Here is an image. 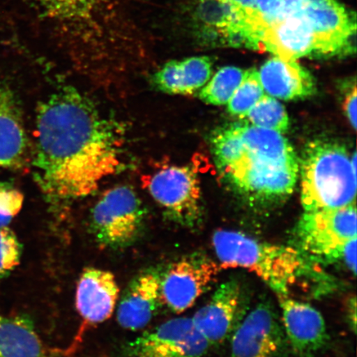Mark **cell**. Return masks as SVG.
Returning a JSON list of instances; mask_svg holds the SVG:
<instances>
[{"label":"cell","mask_w":357,"mask_h":357,"mask_svg":"<svg viewBox=\"0 0 357 357\" xmlns=\"http://www.w3.org/2000/svg\"><path fill=\"white\" fill-rule=\"evenodd\" d=\"M36 125L34 176L49 197H86L121 166V127L73 87L40 104Z\"/></svg>","instance_id":"6da1fadb"},{"label":"cell","mask_w":357,"mask_h":357,"mask_svg":"<svg viewBox=\"0 0 357 357\" xmlns=\"http://www.w3.org/2000/svg\"><path fill=\"white\" fill-rule=\"evenodd\" d=\"M47 35L89 71L126 68L146 52L127 0H28Z\"/></svg>","instance_id":"7a4b0ae2"},{"label":"cell","mask_w":357,"mask_h":357,"mask_svg":"<svg viewBox=\"0 0 357 357\" xmlns=\"http://www.w3.org/2000/svg\"><path fill=\"white\" fill-rule=\"evenodd\" d=\"M212 150L225 182L251 203H278L296 188L300 162L281 133L233 123L214 134Z\"/></svg>","instance_id":"3957f363"},{"label":"cell","mask_w":357,"mask_h":357,"mask_svg":"<svg viewBox=\"0 0 357 357\" xmlns=\"http://www.w3.org/2000/svg\"><path fill=\"white\" fill-rule=\"evenodd\" d=\"M213 245L221 268L253 272L278 296H289L298 280L312 271L311 261L296 248L261 242L241 231L218 230Z\"/></svg>","instance_id":"277c9868"},{"label":"cell","mask_w":357,"mask_h":357,"mask_svg":"<svg viewBox=\"0 0 357 357\" xmlns=\"http://www.w3.org/2000/svg\"><path fill=\"white\" fill-rule=\"evenodd\" d=\"M301 204L305 212L355 204L356 154L337 142L315 140L301 160Z\"/></svg>","instance_id":"5b68a950"},{"label":"cell","mask_w":357,"mask_h":357,"mask_svg":"<svg viewBox=\"0 0 357 357\" xmlns=\"http://www.w3.org/2000/svg\"><path fill=\"white\" fill-rule=\"evenodd\" d=\"M356 204L303 213L294 231V248L311 261L343 263L347 244L356 238Z\"/></svg>","instance_id":"8992f818"},{"label":"cell","mask_w":357,"mask_h":357,"mask_svg":"<svg viewBox=\"0 0 357 357\" xmlns=\"http://www.w3.org/2000/svg\"><path fill=\"white\" fill-rule=\"evenodd\" d=\"M144 205L131 187L117 186L106 192L91 213V227L98 243L111 249L132 245L144 227Z\"/></svg>","instance_id":"52a82bcc"},{"label":"cell","mask_w":357,"mask_h":357,"mask_svg":"<svg viewBox=\"0 0 357 357\" xmlns=\"http://www.w3.org/2000/svg\"><path fill=\"white\" fill-rule=\"evenodd\" d=\"M284 13H296L306 21L324 56L346 53L354 47L355 17L337 0H278L276 19Z\"/></svg>","instance_id":"ba28073f"},{"label":"cell","mask_w":357,"mask_h":357,"mask_svg":"<svg viewBox=\"0 0 357 357\" xmlns=\"http://www.w3.org/2000/svg\"><path fill=\"white\" fill-rule=\"evenodd\" d=\"M149 193L166 215L178 225L193 227L203 217L198 172L192 166H167L149 178Z\"/></svg>","instance_id":"9c48e42d"},{"label":"cell","mask_w":357,"mask_h":357,"mask_svg":"<svg viewBox=\"0 0 357 357\" xmlns=\"http://www.w3.org/2000/svg\"><path fill=\"white\" fill-rule=\"evenodd\" d=\"M220 268L211 258L201 253L174 262L162 276L160 302L176 314L190 309L211 288Z\"/></svg>","instance_id":"30bf717a"},{"label":"cell","mask_w":357,"mask_h":357,"mask_svg":"<svg viewBox=\"0 0 357 357\" xmlns=\"http://www.w3.org/2000/svg\"><path fill=\"white\" fill-rule=\"evenodd\" d=\"M231 337L230 357H284L287 349L283 326L268 301L245 314Z\"/></svg>","instance_id":"8fae6325"},{"label":"cell","mask_w":357,"mask_h":357,"mask_svg":"<svg viewBox=\"0 0 357 357\" xmlns=\"http://www.w3.org/2000/svg\"><path fill=\"white\" fill-rule=\"evenodd\" d=\"M193 321H167L129 343L125 357H204L209 349Z\"/></svg>","instance_id":"7c38bea8"},{"label":"cell","mask_w":357,"mask_h":357,"mask_svg":"<svg viewBox=\"0 0 357 357\" xmlns=\"http://www.w3.org/2000/svg\"><path fill=\"white\" fill-rule=\"evenodd\" d=\"M247 297L238 280H229L218 287L206 305L192 321L209 347L229 340L245 318Z\"/></svg>","instance_id":"4fadbf2b"},{"label":"cell","mask_w":357,"mask_h":357,"mask_svg":"<svg viewBox=\"0 0 357 357\" xmlns=\"http://www.w3.org/2000/svg\"><path fill=\"white\" fill-rule=\"evenodd\" d=\"M192 20L200 40L253 50L252 30L229 0H199Z\"/></svg>","instance_id":"5bb4252c"},{"label":"cell","mask_w":357,"mask_h":357,"mask_svg":"<svg viewBox=\"0 0 357 357\" xmlns=\"http://www.w3.org/2000/svg\"><path fill=\"white\" fill-rule=\"evenodd\" d=\"M281 322L287 342L298 357H312L327 344V326L321 312L309 303L278 296Z\"/></svg>","instance_id":"9a60e30c"},{"label":"cell","mask_w":357,"mask_h":357,"mask_svg":"<svg viewBox=\"0 0 357 357\" xmlns=\"http://www.w3.org/2000/svg\"><path fill=\"white\" fill-rule=\"evenodd\" d=\"M259 52L297 60L305 56H324L322 46L309 24L296 13L280 15L262 33Z\"/></svg>","instance_id":"2e32d148"},{"label":"cell","mask_w":357,"mask_h":357,"mask_svg":"<svg viewBox=\"0 0 357 357\" xmlns=\"http://www.w3.org/2000/svg\"><path fill=\"white\" fill-rule=\"evenodd\" d=\"M119 296V288L113 273L87 267L80 275L75 306L84 323L96 325L105 322L114 314Z\"/></svg>","instance_id":"e0dca14e"},{"label":"cell","mask_w":357,"mask_h":357,"mask_svg":"<svg viewBox=\"0 0 357 357\" xmlns=\"http://www.w3.org/2000/svg\"><path fill=\"white\" fill-rule=\"evenodd\" d=\"M162 275L149 270L134 278L120 301L117 319L120 326L130 331L146 327L153 319L160 302Z\"/></svg>","instance_id":"ac0fdd59"},{"label":"cell","mask_w":357,"mask_h":357,"mask_svg":"<svg viewBox=\"0 0 357 357\" xmlns=\"http://www.w3.org/2000/svg\"><path fill=\"white\" fill-rule=\"evenodd\" d=\"M258 73L267 95L280 100L306 99L316 91L314 77L296 60L274 56Z\"/></svg>","instance_id":"d6986e66"},{"label":"cell","mask_w":357,"mask_h":357,"mask_svg":"<svg viewBox=\"0 0 357 357\" xmlns=\"http://www.w3.org/2000/svg\"><path fill=\"white\" fill-rule=\"evenodd\" d=\"M29 158V138L19 104L0 82V167L20 169Z\"/></svg>","instance_id":"ffe728a7"},{"label":"cell","mask_w":357,"mask_h":357,"mask_svg":"<svg viewBox=\"0 0 357 357\" xmlns=\"http://www.w3.org/2000/svg\"><path fill=\"white\" fill-rule=\"evenodd\" d=\"M212 71L211 57L192 56L167 62L151 75V82L160 92L193 96L208 82Z\"/></svg>","instance_id":"44dd1931"},{"label":"cell","mask_w":357,"mask_h":357,"mask_svg":"<svg viewBox=\"0 0 357 357\" xmlns=\"http://www.w3.org/2000/svg\"><path fill=\"white\" fill-rule=\"evenodd\" d=\"M0 357L55 356L28 319L0 315Z\"/></svg>","instance_id":"7402d4cb"},{"label":"cell","mask_w":357,"mask_h":357,"mask_svg":"<svg viewBox=\"0 0 357 357\" xmlns=\"http://www.w3.org/2000/svg\"><path fill=\"white\" fill-rule=\"evenodd\" d=\"M245 74V70L239 67H222L201 89L199 99L208 105H227L243 82Z\"/></svg>","instance_id":"603a6c76"},{"label":"cell","mask_w":357,"mask_h":357,"mask_svg":"<svg viewBox=\"0 0 357 357\" xmlns=\"http://www.w3.org/2000/svg\"><path fill=\"white\" fill-rule=\"evenodd\" d=\"M252 29L253 50H258L259 42L264 30L278 16V0H229Z\"/></svg>","instance_id":"cb8c5ba5"},{"label":"cell","mask_w":357,"mask_h":357,"mask_svg":"<svg viewBox=\"0 0 357 357\" xmlns=\"http://www.w3.org/2000/svg\"><path fill=\"white\" fill-rule=\"evenodd\" d=\"M242 119L253 126L281 134L287 132L289 127V116L284 105L266 93Z\"/></svg>","instance_id":"d4e9b609"},{"label":"cell","mask_w":357,"mask_h":357,"mask_svg":"<svg viewBox=\"0 0 357 357\" xmlns=\"http://www.w3.org/2000/svg\"><path fill=\"white\" fill-rule=\"evenodd\" d=\"M258 70H245L243 82L227 102V111L231 115L243 119L257 102L265 95Z\"/></svg>","instance_id":"484cf974"},{"label":"cell","mask_w":357,"mask_h":357,"mask_svg":"<svg viewBox=\"0 0 357 357\" xmlns=\"http://www.w3.org/2000/svg\"><path fill=\"white\" fill-rule=\"evenodd\" d=\"M22 248L15 231L0 227V278L10 274L20 265Z\"/></svg>","instance_id":"4316f807"},{"label":"cell","mask_w":357,"mask_h":357,"mask_svg":"<svg viewBox=\"0 0 357 357\" xmlns=\"http://www.w3.org/2000/svg\"><path fill=\"white\" fill-rule=\"evenodd\" d=\"M24 204V195L11 185L0 182V227H8Z\"/></svg>","instance_id":"83f0119b"},{"label":"cell","mask_w":357,"mask_h":357,"mask_svg":"<svg viewBox=\"0 0 357 357\" xmlns=\"http://www.w3.org/2000/svg\"><path fill=\"white\" fill-rule=\"evenodd\" d=\"M356 87L354 84V87L346 96L344 104H343L347 118L354 129L356 128Z\"/></svg>","instance_id":"f1b7e54d"},{"label":"cell","mask_w":357,"mask_h":357,"mask_svg":"<svg viewBox=\"0 0 357 357\" xmlns=\"http://www.w3.org/2000/svg\"><path fill=\"white\" fill-rule=\"evenodd\" d=\"M347 317L349 319V323L352 328V331H356V298L352 297L350 298L349 302L347 303Z\"/></svg>","instance_id":"f546056e"}]
</instances>
